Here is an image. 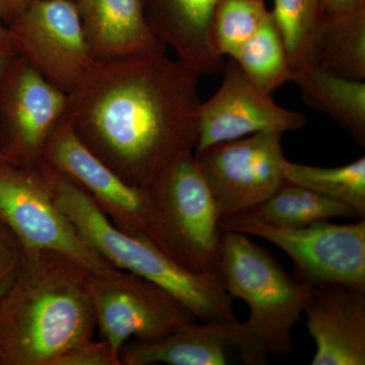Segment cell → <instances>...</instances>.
<instances>
[{"label": "cell", "mask_w": 365, "mask_h": 365, "mask_svg": "<svg viewBox=\"0 0 365 365\" xmlns=\"http://www.w3.org/2000/svg\"><path fill=\"white\" fill-rule=\"evenodd\" d=\"M0 160H1V158H0Z\"/></svg>", "instance_id": "32"}, {"label": "cell", "mask_w": 365, "mask_h": 365, "mask_svg": "<svg viewBox=\"0 0 365 365\" xmlns=\"http://www.w3.org/2000/svg\"><path fill=\"white\" fill-rule=\"evenodd\" d=\"M24 255L25 252L16 235L0 222V297L20 270Z\"/></svg>", "instance_id": "26"}, {"label": "cell", "mask_w": 365, "mask_h": 365, "mask_svg": "<svg viewBox=\"0 0 365 365\" xmlns=\"http://www.w3.org/2000/svg\"><path fill=\"white\" fill-rule=\"evenodd\" d=\"M42 158L85 190L118 230L148 241V191L127 184L98 160L76 135L66 115L48 137Z\"/></svg>", "instance_id": "12"}, {"label": "cell", "mask_w": 365, "mask_h": 365, "mask_svg": "<svg viewBox=\"0 0 365 365\" xmlns=\"http://www.w3.org/2000/svg\"><path fill=\"white\" fill-rule=\"evenodd\" d=\"M237 66L262 91L272 93L294 79V71L284 42L272 14L232 58Z\"/></svg>", "instance_id": "21"}, {"label": "cell", "mask_w": 365, "mask_h": 365, "mask_svg": "<svg viewBox=\"0 0 365 365\" xmlns=\"http://www.w3.org/2000/svg\"><path fill=\"white\" fill-rule=\"evenodd\" d=\"M302 98L333 119L359 145H365V83L314 66L294 71Z\"/></svg>", "instance_id": "18"}, {"label": "cell", "mask_w": 365, "mask_h": 365, "mask_svg": "<svg viewBox=\"0 0 365 365\" xmlns=\"http://www.w3.org/2000/svg\"><path fill=\"white\" fill-rule=\"evenodd\" d=\"M270 11L287 48L292 71L314 66L325 16L321 0H274Z\"/></svg>", "instance_id": "23"}, {"label": "cell", "mask_w": 365, "mask_h": 365, "mask_svg": "<svg viewBox=\"0 0 365 365\" xmlns=\"http://www.w3.org/2000/svg\"><path fill=\"white\" fill-rule=\"evenodd\" d=\"M245 215L268 225L288 227H304L336 217L364 220L356 210L344 203L287 182L267 200L250 209Z\"/></svg>", "instance_id": "20"}, {"label": "cell", "mask_w": 365, "mask_h": 365, "mask_svg": "<svg viewBox=\"0 0 365 365\" xmlns=\"http://www.w3.org/2000/svg\"><path fill=\"white\" fill-rule=\"evenodd\" d=\"M79 18L96 62L165 52L151 31L143 0H76Z\"/></svg>", "instance_id": "16"}, {"label": "cell", "mask_w": 365, "mask_h": 365, "mask_svg": "<svg viewBox=\"0 0 365 365\" xmlns=\"http://www.w3.org/2000/svg\"><path fill=\"white\" fill-rule=\"evenodd\" d=\"M222 0H143L151 31L199 76L220 73L225 57L216 50L212 24Z\"/></svg>", "instance_id": "15"}, {"label": "cell", "mask_w": 365, "mask_h": 365, "mask_svg": "<svg viewBox=\"0 0 365 365\" xmlns=\"http://www.w3.org/2000/svg\"><path fill=\"white\" fill-rule=\"evenodd\" d=\"M67 105L66 93L16 55L0 76V158L21 167L37 165Z\"/></svg>", "instance_id": "11"}, {"label": "cell", "mask_w": 365, "mask_h": 365, "mask_svg": "<svg viewBox=\"0 0 365 365\" xmlns=\"http://www.w3.org/2000/svg\"><path fill=\"white\" fill-rule=\"evenodd\" d=\"M217 91L199 107V139L196 150L234 140L260 132L297 131L307 119L299 112L276 104L272 96L262 91L230 60L223 69Z\"/></svg>", "instance_id": "13"}, {"label": "cell", "mask_w": 365, "mask_h": 365, "mask_svg": "<svg viewBox=\"0 0 365 365\" xmlns=\"http://www.w3.org/2000/svg\"><path fill=\"white\" fill-rule=\"evenodd\" d=\"M31 1L32 0H0V21L4 25L11 23Z\"/></svg>", "instance_id": "27"}, {"label": "cell", "mask_w": 365, "mask_h": 365, "mask_svg": "<svg viewBox=\"0 0 365 365\" xmlns=\"http://www.w3.org/2000/svg\"><path fill=\"white\" fill-rule=\"evenodd\" d=\"M16 56L6 26L0 23V76L4 73L7 64Z\"/></svg>", "instance_id": "28"}, {"label": "cell", "mask_w": 365, "mask_h": 365, "mask_svg": "<svg viewBox=\"0 0 365 365\" xmlns=\"http://www.w3.org/2000/svg\"><path fill=\"white\" fill-rule=\"evenodd\" d=\"M88 290L97 331L120 356L127 341H155L198 321L169 290L127 271L93 274Z\"/></svg>", "instance_id": "7"}, {"label": "cell", "mask_w": 365, "mask_h": 365, "mask_svg": "<svg viewBox=\"0 0 365 365\" xmlns=\"http://www.w3.org/2000/svg\"><path fill=\"white\" fill-rule=\"evenodd\" d=\"M73 1H76V0H73Z\"/></svg>", "instance_id": "30"}, {"label": "cell", "mask_w": 365, "mask_h": 365, "mask_svg": "<svg viewBox=\"0 0 365 365\" xmlns=\"http://www.w3.org/2000/svg\"><path fill=\"white\" fill-rule=\"evenodd\" d=\"M314 66L342 78H365V4L326 13L317 42Z\"/></svg>", "instance_id": "19"}, {"label": "cell", "mask_w": 365, "mask_h": 365, "mask_svg": "<svg viewBox=\"0 0 365 365\" xmlns=\"http://www.w3.org/2000/svg\"><path fill=\"white\" fill-rule=\"evenodd\" d=\"M304 313L317 345L312 365L365 364V292L330 283L314 287Z\"/></svg>", "instance_id": "14"}, {"label": "cell", "mask_w": 365, "mask_h": 365, "mask_svg": "<svg viewBox=\"0 0 365 365\" xmlns=\"http://www.w3.org/2000/svg\"><path fill=\"white\" fill-rule=\"evenodd\" d=\"M266 0H222L212 24V39L222 57L234 58L268 18Z\"/></svg>", "instance_id": "24"}, {"label": "cell", "mask_w": 365, "mask_h": 365, "mask_svg": "<svg viewBox=\"0 0 365 365\" xmlns=\"http://www.w3.org/2000/svg\"><path fill=\"white\" fill-rule=\"evenodd\" d=\"M228 345L215 324L191 323L155 341H127L122 365H225Z\"/></svg>", "instance_id": "17"}, {"label": "cell", "mask_w": 365, "mask_h": 365, "mask_svg": "<svg viewBox=\"0 0 365 365\" xmlns=\"http://www.w3.org/2000/svg\"><path fill=\"white\" fill-rule=\"evenodd\" d=\"M93 274L58 252L25 253L0 297V365H52L71 345L93 338Z\"/></svg>", "instance_id": "2"}, {"label": "cell", "mask_w": 365, "mask_h": 365, "mask_svg": "<svg viewBox=\"0 0 365 365\" xmlns=\"http://www.w3.org/2000/svg\"><path fill=\"white\" fill-rule=\"evenodd\" d=\"M225 232L260 237L282 250L294 263L292 278L309 287L343 284L365 292V220L335 225L321 220L288 227L237 215L220 222Z\"/></svg>", "instance_id": "6"}, {"label": "cell", "mask_w": 365, "mask_h": 365, "mask_svg": "<svg viewBox=\"0 0 365 365\" xmlns=\"http://www.w3.org/2000/svg\"><path fill=\"white\" fill-rule=\"evenodd\" d=\"M52 365H122V361L107 341L88 338L60 353Z\"/></svg>", "instance_id": "25"}, {"label": "cell", "mask_w": 365, "mask_h": 365, "mask_svg": "<svg viewBox=\"0 0 365 365\" xmlns=\"http://www.w3.org/2000/svg\"><path fill=\"white\" fill-rule=\"evenodd\" d=\"M148 240L192 273L218 270L223 230L194 153L177 158L146 187Z\"/></svg>", "instance_id": "5"}, {"label": "cell", "mask_w": 365, "mask_h": 365, "mask_svg": "<svg viewBox=\"0 0 365 365\" xmlns=\"http://www.w3.org/2000/svg\"><path fill=\"white\" fill-rule=\"evenodd\" d=\"M282 135L260 132L194 151L220 222L267 200L287 182Z\"/></svg>", "instance_id": "10"}, {"label": "cell", "mask_w": 365, "mask_h": 365, "mask_svg": "<svg viewBox=\"0 0 365 365\" xmlns=\"http://www.w3.org/2000/svg\"><path fill=\"white\" fill-rule=\"evenodd\" d=\"M53 201L90 248L120 270L153 281L178 297L204 324L235 323L234 299L220 270L192 273L155 245L118 230L88 193L42 160L38 165Z\"/></svg>", "instance_id": "3"}, {"label": "cell", "mask_w": 365, "mask_h": 365, "mask_svg": "<svg viewBox=\"0 0 365 365\" xmlns=\"http://www.w3.org/2000/svg\"><path fill=\"white\" fill-rule=\"evenodd\" d=\"M218 270L228 294L250 309L244 323L215 324L245 364H267L269 355L294 351L292 329L306 311L313 287L297 282L267 250L240 232L223 230Z\"/></svg>", "instance_id": "4"}, {"label": "cell", "mask_w": 365, "mask_h": 365, "mask_svg": "<svg viewBox=\"0 0 365 365\" xmlns=\"http://www.w3.org/2000/svg\"><path fill=\"white\" fill-rule=\"evenodd\" d=\"M326 13L335 14L350 11L365 4V0H321Z\"/></svg>", "instance_id": "29"}, {"label": "cell", "mask_w": 365, "mask_h": 365, "mask_svg": "<svg viewBox=\"0 0 365 365\" xmlns=\"http://www.w3.org/2000/svg\"><path fill=\"white\" fill-rule=\"evenodd\" d=\"M0 23H1V21H0Z\"/></svg>", "instance_id": "31"}, {"label": "cell", "mask_w": 365, "mask_h": 365, "mask_svg": "<svg viewBox=\"0 0 365 365\" xmlns=\"http://www.w3.org/2000/svg\"><path fill=\"white\" fill-rule=\"evenodd\" d=\"M6 26L16 55L67 95L95 66L73 0H32Z\"/></svg>", "instance_id": "9"}, {"label": "cell", "mask_w": 365, "mask_h": 365, "mask_svg": "<svg viewBox=\"0 0 365 365\" xmlns=\"http://www.w3.org/2000/svg\"><path fill=\"white\" fill-rule=\"evenodd\" d=\"M285 181L339 201L365 218V158L338 168H321L285 160Z\"/></svg>", "instance_id": "22"}, {"label": "cell", "mask_w": 365, "mask_h": 365, "mask_svg": "<svg viewBox=\"0 0 365 365\" xmlns=\"http://www.w3.org/2000/svg\"><path fill=\"white\" fill-rule=\"evenodd\" d=\"M200 76L165 52L95 66L68 95L78 138L118 177L146 188L199 139Z\"/></svg>", "instance_id": "1"}, {"label": "cell", "mask_w": 365, "mask_h": 365, "mask_svg": "<svg viewBox=\"0 0 365 365\" xmlns=\"http://www.w3.org/2000/svg\"><path fill=\"white\" fill-rule=\"evenodd\" d=\"M0 222L16 235L25 253L58 252L93 274L117 269L86 244L57 207L38 165L26 168L0 160Z\"/></svg>", "instance_id": "8"}]
</instances>
